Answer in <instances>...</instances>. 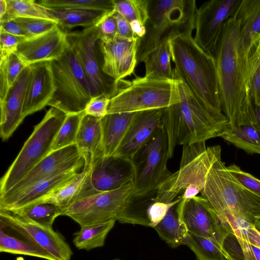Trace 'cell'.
<instances>
[{"label": "cell", "instance_id": "cell-1", "mask_svg": "<svg viewBox=\"0 0 260 260\" xmlns=\"http://www.w3.org/2000/svg\"><path fill=\"white\" fill-rule=\"evenodd\" d=\"M174 72L175 100L163 109L162 114L170 158L173 156L177 145L206 142L219 137L229 122L224 114L209 108L175 69Z\"/></svg>", "mask_w": 260, "mask_h": 260}, {"label": "cell", "instance_id": "cell-2", "mask_svg": "<svg viewBox=\"0 0 260 260\" xmlns=\"http://www.w3.org/2000/svg\"><path fill=\"white\" fill-rule=\"evenodd\" d=\"M211 55L216 63L222 111L232 122L242 111L253 107L241 55L239 21L235 14L224 22Z\"/></svg>", "mask_w": 260, "mask_h": 260}, {"label": "cell", "instance_id": "cell-3", "mask_svg": "<svg viewBox=\"0 0 260 260\" xmlns=\"http://www.w3.org/2000/svg\"><path fill=\"white\" fill-rule=\"evenodd\" d=\"M169 44L175 70L209 108L223 114L214 57L196 43L192 35L176 37Z\"/></svg>", "mask_w": 260, "mask_h": 260}, {"label": "cell", "instance_id": "cell-4", "mask_svg": "<svg viewBox=\"0 0 260 260\" xmlns=\"http://www.w3.org/2000/svg\"><path fill=\"white\" fill-rule=\"evenodd\" d=\"M195 0H149L145 36L139 40L137 64L153 49L171 39L192 35L197 11Z\"/></svg>", "mask_w": 260, "mask_h": 260}, {"label": "cell", "instance_id": "cell-5", "mask_svg": "<svg viewBox=\"0 0 260 260\" xmlns=\"http://www.w3.org/2000/svg\"><path fill=\"white\" fill-rule=\"evenodd\" d=\"M220 159L219 145L207 147L205 142H200L183 146L179 170L159 185L157 202L169 203L180 195L183 201L197 196L211 168Z\"/></svg>", "mask_w": 260, "mask_h": 260}, {"label": "cell", "instance_id": "cell-6", "mask_svg": "<svg viewBox=\"0 0 260 260\" xmlns=\"http://www.w3.org/2000/svg\"><path fill=\"white\" fill-rule=\"evenodd\" d=\"M200 193L218 217L228 213L253 225L260 217V197L243 186L221 159L211 168Z\"/></svg>", "mask_w": 260, "mask_h": 260}, {"label": "cell", "instance_id": "cell-7", "mask_svg": "<svg viewBox=\"0 0 260 260\" xmlns=\"http://www.w3.org/2000/svg\"><path fill=\"white\" fill-rule=\"evenodd\" d=\"M67 115L51 107L24 144L0 182V196L5 194L51 152L55 137Z\"/></svg>", "mask_w": 260, "mask_h": 260}, {"label": "cell", "instance_id": "cell-8", "mask_svg": "<svg viewBox=\"0 0 260 260\" xmlns=\"http://www.w3.org/2000/svg\"><path fill=\"white\" fill-rule=\"evenodd\" d=\"M50 63L55 91L48 106L66 115L83 112L92 97L87 79L74 49L68 43L61 56Z\"/></svg>", "mask_w": 260, "mask_h": 260}, {"label": "cell", "instance_id": "cell-9", "mask_svg": "<svg viewBox=\"0 0 260 260\" xmlns=\"http://www.w3.org/2000/svg\"><path fill=\"white\" fill-rule=\"evenodd\" d=\"M175 96L174 80L136 77L123 81L110 99L108 114L164 109L175 102Z\"/></svg>", "mask_w": 260, "mask_h": 260}, {"label": "cell", "instance_id": "cell-10", "mask_svg": "<svg viewBox=\"0 0 260 260\" xmlns=\"http://www.w3.org/2000/svg\"><path fill=\"white\" fill-rule=\"evenodd\" d=\"M65 31L67 42L75 51L86 77L91 97L105 95L112 98L119 90L123 80L116 81L102 71L98 27L94 25L81 30Z\"/></svg>", "mask_w": 260, "mask_h": 260}, {"label": "cell", "instance_id": "cell-11", "mask_svg": "<svg viewBox=\"0 0 260 260\" xmlns=\"http://www.w3.org/2000/svg\"><path fill=\"white\" fill-rule=\"evenodd\" d=\"M170 158L168 140L164 125L135 154L133 193L142 194L157 189L172 174L167 168Z\"/></svg>", "mask_w": 260, "mask_h": 260}, {"label": "cell", "instance_id": "cell-12", "mask_svg": "<svg viewBox=\"0 0 260 260\" xmlns=\"http://www.w3.org/2000/svg\"><path fill=\"white\" fill-rule=\"evenodd\" d=\"M133 182L119 188L103 192L80 200L62 209L80 227L116 220L132 193Z\"/></svg>", "mask_w": 260, "mask_h": 260}, {"label": "cell", "instance_id": "cell-13", "mask_svg": "<svg viewBox=\"0 0 260 260\" xmlns=\"http://www.w3.org/2000/svg\"><path fill=\"white\" fill-rule=\"evenodd\" d=\"M177 210L179 219L188 232L211 239L222 250L223 241L232 232V228L220 219L206 200L201 196L181 200Z\"/></svg>", "mask_w": 260, "mask_h": 260}, {"label": "cell", "instance_id": "cell-14", "mask_svg": "<svg viewBox=\"0 0 260 260\" xmlns=\"http://www.w3.org/2000/svg\"><path fill=\"white\" fill-rule=\"evenodd\" d=\"M242 0H210L198 9L194 40L211 55L216 47L224 22L236 13Z\"/></svg>", "mask_w": 260, "mask_h": 260}, {"label": "cell", "instance_id": "cell-15", "mask_svg": "<svg viewBox=\"0 0 260 260\" xmlns=\"http://www.w3.org/2000/svg\"><path fill=\"white\" fill-rule=\"evenodd\" d=\"M85 160L76 144L52 151L12 188L0 197L10 196L49 176L84 167Z\"/></svg>", "mask_w": 260, "mask_h": 260}, {"label": "cell", "instance_id": "cell-16", "mask_svg": "<svg viewBox=\"0 0 260 260\" xmlns=\"http://www.w3.org/2000/svg\"><path fill=\"white\" fill-rule=\"evenodd\" d=\"M139 39L114 38L99 40L102 57V69L107 76L117 82L131 75L137 64Z\"/></svg>", "mask_w": 260, "mask_h": 260}, {"label": "cell", "instance_id": "cell-17", "mask_svg": "<svg viewBox=\"0 0 260 260\" xmlns=\"http://www.w3.org/2000/svg\"><path fill=\"white\" fill-rule=\"evenodd\" d=\"M90 179L95 194L113 190L134 182L131 160L118 156H99L90 161Z\"/></svg>", "mask_w": 260, "mask_h": 260}, {"label": "cell", "instance_id": "cell-18", "mask_svg": "<svg viewBox=\"0 0 260 260\" xmlns=\"http://www.w3.org/2000/svg\"><path fill=\"white\" fill-rule=\"evenodd\" d=\"M68 45L66 32L58 25L42 35L23 39L15 53L25 67L60 58Z\"/></svg>", "mask_w": 260, "mask_h": 260}, {"label": "cell", "instance_id": "cell-19", "mask_svg": "<svg viewBox=\"0 0 260 260\" xmlns=\"http://www.w3.org/2000/svg\"><path fill=\"white\" fill-rule=\"evenodd\" d=\"M162 114L163 109L136 112L114 155L132 160L136 153L163 125Z\"/></svg>", "mask_w": 260, "mask_h": 260}, {"label": "cell", "instance_id": "cell-20", "mask_svg": "<svg viewBox=\"0 0 260 260\" xmlns=\"http://www.w3.org/2000/svg\"><path fill=\"white\" fill-rule=\"evenodd\" d=\"M0 252L56 260L24 230L0 210Z\"/></svg>", "mask_w": 260, "mask_h": 260}, {"label": "cell", "instance_id": "cell-21", "mask_svg": "<svg viewBox=\"0 0 260 260\" xmlns=\"http://www.w3.org/2000/svg\"><path fill=\"white\" fill-rule=\"evenodd\" d=\"M29 67L30 76L22 111L24 118L48 106L55 91L50 61L34 63Z\"/></svg>", "mask_w": 260, "mask_h": 260}, {"label": "cell", "instance_id": "cell-22", "mask_svg": "<svg viewBox=\"0 0 260 260\" xmlns=\"http://www.w3.org/2000/svg\"><path fill=\"white\" fill-rule=\"evenodd\" d=\"M30 67H26L19 74L5 99L0 101V135L7 140L22 123L26 89L30 76Z\"/></svg>", "mask_w": 260, "mask_h": 260}, {"label": "cell", "instance_id": "cell-23", "mask_svg": "<svg viewBox=\"0 0 260 260\" xmlns=\"http://www.w3.org/2000/svg\"><path fill=\"white\" fill-rule=\"evenodd\" d=\"M74 170L49 176L10 196L0 197V210L12 212L35 203L74 177Z\"/></svg>", "mask_w": 260, "mask_h": 260}, {"label": "cell", "instance_id": "cell-24", "mask_svg": "<svg viewBox=\"0 0 260 260\" xmlns=\"http://www.w3.org/2000/svg\"><path fill=\"white\" fill-rule=\"evenodd\" d=\"M235 15L239 21L241 55L249 79L248 57L260 40V0H242Z\"/></svg>", "mask_w": 260, "mask_h": 260}, {"label": "cell", "instance_id": "cell-25", "mask_svg": "<svg viewBox=\"0 0 260 260\" xmlns=\"http://www.w3.org/2000/svg\"><path fill=\"white\" fill-rule=\"evenodd\" d=\"M248 153L260 154V131L254 117V108L242 112L219 135Z\"/></svg>", "mask_w": 260, "mask_h": 260}, {"label": "cell", "instance_id": "cell-26", "mask_svg": "<svg viewBox=\"0 0 260 260\" xmlns=\"http://www.w3.org/2000/svg\"><path fill=\"white\" fill-rule=\"evenodd\" d=\"M10 218L29 234L56 260H71L73 251L64 238L52 228L39 224L7 211Z\"/></svg>", "mask_w": 260, "mask_h": 260}, {"label": "cell", "instance_id": "cell-27", "mask_svg": "<svg viewBox=\"0 0 260 260\" xmlns=\"http://www.w3.org/2000/svg\"><path fill=\"white\" fill-rule=\"evenodd\" d=\"M91 170V162L85 161L80 172L37 202L53 204L63 209L75 202L96 194L90 182Z\"/></svg>", "mask_w": 260, "mask_h": 260}, {"label": "cell", "instance_id": "cell-28", "mask_svg": "<svg viewBox=\"0 0 260 260\" xmlns=\"http://www.w3.org/2000/svg\"><path fill=\"white\" fill-rule=\"evenodd\" d=\"M136 112L107 114L101 118L104 156L113 155L123 140Z\"/></svg>", "mask_w": 260, "mask_h": 260}, {"label": "cell", "instance_id": "cell-29", "mask_svg": "<svg viewBox=\"0 0 260 260\" xmlns=\"http://www.w3.org/2000/svg\"><path fill=\"white\" fill-rule=\"evenodd\" d=\"M102 138L101 118L84 113L77 133L76 144L85 161H90L103 155Z\"/></svg>", "mask_w": 260, "mask_h": 260}, {"label": "cell", "instance_id": "cell-30", "mask_svg": "<svg viewBox=\"0 0 260 260\" xmlns=\"http://www.w3.org/2000/svg\"><path fill=\"white\" fill-rule=\"evenodd\" d=\"M157 189L142 194L133 192L127 199L117 220L121 223L138 224L151 227L149 211L156 201Z\"/></svg>", "mask_w": 260, "mask_h": 260}, {"label": "cell", "instance_id": "cell-31", "mask_svg": "<svg viewBox=\"0 0 260 260\" xmlns=\"http://www.w3.org/2000/svg\"><path fill=\"white\" fill-rule=\"evenodd\" d=\"M172 56L169 42L158 46L144 58L145 76L162 80H174V69L171 65Z\"/></svg>", "mask_w": 260, "mask_h": 260}, {"label": "cell", "instance_id": "cell-32", "mask_svg": "<svg viewBox=\"0 0 260 260\" xmlns=\"http://www.w3.org/2000/svg\"><path fill=\"white\" fill-rule=\"evenodd\" d=\"M49 10L58 26L64 30L77 26L87 28L94 26L105 16L113 12L79 9Z\"/></svg>", "mask_w": 260, "mask_h": 260}, {"label": "cell", "instance_id": "cell-33", "mask_svg": "<svg viewBox=\"0 0 260 260\" xmlns=\"http://www.w3.org/2000/svg\"><path fill=\"white\" fill-rule=\"evenodd\" d=\"M178 204L172 207L164 218L153 228L160 238L172 248L185 245L188 233L179 219Z\"/></svg>", "mask_w": 260, "mask_h": 260}, {"label": "cell", "instance_id": "cell-34", "mask_svg": "<svg viewBox=\"0 0 260 260\" xmlns=\"http://www.w3.org/2000/svg\"><path fill=\"white\" fill-rule=\"evenodd\" d=\"M116 220L81 226L74 234L73 242L80 250H90L104 246L106 239L114 226Z\"/></svg>", "mask_w": 260, "mask_h": 260}, {"label": "cell", "instance_id": "cell-35", "mask_svg": "<svg viewBox=\"0 0 260 260\" xmlns=\"http://www.w3.org/2000/svg\"><path fill=\"white\" fill-rule=\"evenodd\" d=\"M7 12L0 22L17 18H35L55 21L48 9L34 0H6Z\"/></svg>", "mask_w": 260, "mask_h": 260}, {"label": "cell", "instance_id": "cell-36", "mask_svg": "<svg viewBox=\"0 0 260 260\" xmlns=\"http://www.w3.org/2000/svg\"><path fill=\"white\" fill-rule=\"evenodd\" d=\"M11 212L41 225L52 228L56 218L62 215V209L53 204L36 202Z\"/></svg>", "mask_w": 260, "mask_h": 260}, {"label": "cell", "instance_id": "cell-37", "mask_svg": "<svg viewBox=\"0 0 260 260\" xmlns=\"http://www.w3.org/2000/svg\"><path fill=\"white\" fill-rule=\"evenodd\" d=\"M40 5L51 10H91L112 12L114 0H41Z\"/></svg>", "mask_w": 260, "mask_h": 260}, {"label": "cell", "instance_id": "cell-38", "mask_svg": "<svg viewBox=\"0 0 260 260\" xmlns=\"http://www.w3.org/2000/svg\"><path fill=\"white\" fill-rule=\"evenodd\" d=\"M185 245L198 260H228L219 246L209 238L188 232Z\"/></svg>", "mask_w": 260, "mask_h": 260}, {"label": "cell", "instance_id": "cell-39", "mask_svg": "<svg viewBox=\"0 0 260 260\" xmlns=\"http://www.w3.org/2000/svg\"><path fill=\"white\" fill-rule=\"evenodd\" d=\"M26 67L15 53L0 60V101L4 100L22 71Z\"/></svg>", "mask_w": 260, "mask_h": 260}, {"label": "cell", "instance_id": "cell-40", "mask_svg": "<svg viewBox=\"0 0 260 260\" xmlns=\"http://www.w3.org/2000/svg\"><path fill=\"white\" fill-rule=\"evenodd\" d=\"M84 112L68 114L54 140L52 151L76 144L77 133Z\"/></svg>", "mask_w": 260, "mask_h": 260}, {"label": "cell", "instance_id": "cell-41", "mask_svg": "<svg viewBox=\"0 0 260 260\" xmlns=\"http://www.w3.org/2000/svg\"><path fill=\"white\" fill-rule=\"evenodd\" d=\"M114 10L127 21L137 20L143 25L149 18V0H114Z\"/></svg>", "mask_w": 260, "mask_h": 260}, {"label": "cell", "instance_id": "cell-42", "mask_svg": "<svg viewBox=\"0 0 260 260\" xmlns=\"http://www.w3.org/2000/svg\"><path fill=\"white\" fill-rule=\"evenodd\" d=\"M224 219L229 223L232 231L236 236L240 244L245 260H257L253 251L247 233L249 222L230 214L224 215Z\"/></svg>", "mask_w": 260, "mask_h": 260}, {"label": "cell", "instance_id": "cell-43", "mask_svg": "<svg viewBox=\"0 0 260 260\" xmlns=\"http://www.w3.org/2000/svg\"><path fill=\"white\" fill-rule=\"evenodd\" d=\"M15 20L26 34V39L42 35L58 25L56 21L41 18H17Z\"/></svg>", "mask_w": 260, "mask_h": 260}, {"label": "cell", "instance_id": "cell-44", "mask_svg": "<svg viewBox=\"0 0 260 260\" xmlns=\"http://www.w3.org/2000/svg\"><path fill=\"white\" fill-rule=\"evenodd\" d=\"M227 169L243 186L260 197V180L242 171L236 165L229 166Z\"/></svg>", "mask_w": 260, "mask_h": 260}, {"label": "cell", "instance_id": "cell-45", "mask_svg": "<svg viewBox=\"0 0 260 260\" xmlns=\"http://www.w3.org/2000/svg\"><path fill=\"white\" fill-rule=\"evenodd\" d=\"M222 251L228 260H245L240 244L233 232L225 238Z\"/></svg>", "mask_w": 260, "mask_h": 260}, {"label": "cell", "instance_id": "cell-46", "mask_svg": "<svg viewBox=\"0 0 260 260\" xmlns=\"http://www.w3.org/2000/svg\"><path fill=\"white\" fill-rule=\"evenodd\" d=\"M110 99L105 95L92 98L84 111L85 114L102 118L108 114Z\"/></svg>", "mask_w": 260, "mask_h": 260}, {"label": "cell", "instance_id": "cell-47", "mask_svg": "<svg viewBox=\"0 0 260 260\" xmlns=\"http://www.w3.org/2000/svg\"><path fill=\"white\" fill-rule=\"evenodd\" d=\"M112 12L105 16L96 25L98 27L100 40H110L117 36V22Z\"/></svg>", "mask_w": 260, "mask_h": 260}, {"label": "cell", "instance_id": "cell-48", "mask_svg": "<svg viewBox=\"0 0 260 260\" xmlns=\"http://www.w3.org/2000/svg\"><path fill=\"white\" fill-rule=\"evenodd\" d=\"M24 38H19L11 34L0 32V57L4 58L15 53L20 42Z\"/></svg>", "mask_w": 260, "mask_h": 260}, {"label": "cell", "instance_id": "cell-49", "mask_svg": "<svg viewBox=\"0 0 260 260\" xmlns=\"http://www.w3.org/2000/svg\"><path fill=\"white\" fill-rule=\"evenodd\" d=\"M249 94L254 106L260 105V64L254 72L250 80Z\"/></svg>", "mask_w": 260, "mask_h": 260}, {"label": "cell", "instance_id": "cell-50", "mask_svg": "<svg viewBox=\"0 0 260 260\" xmlns=\"http://www.w3.org/2000/svg\"><path fill=\"white\" fill-rule=\"evenodd\" d=\"M113 15L117 22L118 36L126 39L136 38L133 33L128 21L115 10L113 12Z\"/></svg>", "mask_w": 260, "mask_h": 260}, {"label": "cell", "instance_id": "cell-51", "mask_svg": "<svg viewBox=\"0 0 260 260\" xmlns=\"http://www.w3.org/2000/svg\"><path fill=\"white\" fill-rule=\"evenodd\" d=\"M0 32H4L22 38H26V36L15 19L0 22Z\"/></svg>", "mask_w": 260, "mask_h": 260}, {"label": "cell", "instance_id": "cell-52", "mask_svg": "<svg viewBox=\"0 0 260 260\" xmlns=\"http://www.w3.org/2000/svg\"><path fill=\"white\" fill-rule=\"evenodd\" d=\"M260 64V40L248 57V69L250 82L251 77ZM250 84V82H249Z\"/></svg>", "mask_w": 260, "mask_h": 260}, {"label": "cell", "instance_id": "cell-53", "mask_svg": "<svg viewBox=\"0 0 260 260\" xmlns=\"http://www.w3.org/2000/svg\"><path fill=\"white\" fill-rule=\"evenodd\" d=\"M247 233L250 243L260 249V231L253 224L249 223Z\"/></svg>", "mask_w": 260, "mask_h": 260}, {"label": "cell", "instance_id": "cell-54", "mask_svg": "<svg viewBox=\"0 0 260 260\" xmlns=\"http://www.w3.org/2000/svg\"><path fill=\"white\" fill-rule=\"evenodd\" d=\"M134 36L139 39L143 38L146 32L145 25L139 21L135 20L129 22Z\"/></svg>", "mask_w": 260, "mask_h": 260}, {"label": "cell", "instance_id": "cell-55", "mask_svg": "<svg viewBox=\"0 0 260 260\" xmlns=\"http://www.w3.org/2000/svg\"><path fill=\"white\" fill-rule=\"evenodd\" d=\"M254 108V117L255 120V124L260 131V105L254 106L253 105Z\"/></svg>", "mask_w": 260, "mask_h": 260}, {"label": "cell", "instance_id": "cell-56", "mask_svg": "<svg viewBox=\"0 0 260 260\" xmlns=\"http://www.w3.org/2000/svg\"><path fill=\"white\" fill-rule=\"evenodd\" d=\"M7 12L6 0H0V20L5 15Z\"/></svg>", "mask_w": 260, "mask_h": 260}, {"label": "cell", "instance_id": "cell-57", "mask_svg": "<svg viewBox=\"0 0 260 260\" xmlns=\"http://www.w3.org/2000/svg\"><path fill=\"white\" fill-rule=\"evenodd\" d=\"M251 246L257 260H260V249L252 244Z\"/></svg>", "mask_w": 260, "mask_h": 260}, {"label": "cell", "instance_id": "cell-58", "mask_svg": "<svg viewBox=\"0 0 260 260\" xmlns=\"http://www.w3.org/2000/svg\"><path fill=\"white\" fill-rule=\"evenodd\" d=\"M254 225L257 230L260 231V217L257 219L254 224Z\"/></svg>", "mask_w": 260, "mask_h": 260}, {"label": "cell", "instance_id": "cell-59", "mask_svg": "<svg viewBox=\"0 0 260 260\" xmlns=\"http://www.w3.org/2000/svg\"><path fill=\"white\" fill-rule=\"evenodd\" d=\"M112 260H121V259L119 258H115V259H113Z\"/></svg>", "mask_w": 260, "mask_h": 260}]
</instances>
